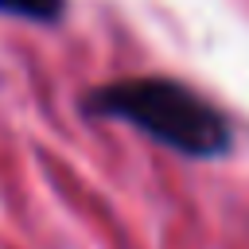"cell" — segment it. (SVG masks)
Wrapping results in <instances>:
<instances>
[{
    "label": "cell",
    "instance_id": "cell-1",
    "mask_svg": "<svg viewBox=\"0 0 249 249\" xmlns=\"http://www.w3.org/2000/svg\"><path fill=\"white\" fill-rule=\"evenodd\" d=\"M82 109L101 121H124L148 140L191 160H218L233 148V128L226 113L210 105L198 89L163 74L105 82L86 93Z\"/></svg>",
    "mask_w": 249,
    "mask_h": 249
},
{
    "label": "cell",
    "instance_id": "cell-2",
    "mask_svg": "<svg viewBox=\"0 0 249 249\" xmlns=\"http://www.w3.org/2000/svg\"><path fill=\"white\" fill-rule=\"evenodd\" d=\"M0 12L31 23H58L66 12V0H0Z\"/></svg>",
    "mask_w": 249,
    "mask_h": 249
}]
</instances>
